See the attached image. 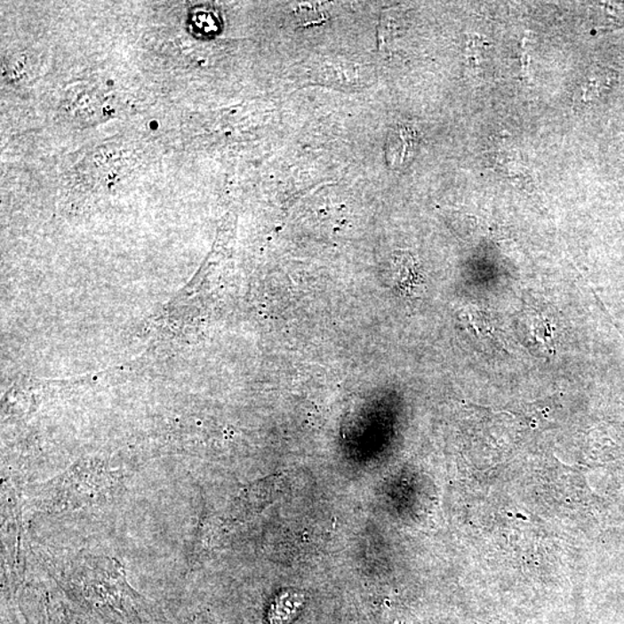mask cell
I'll return each instance as SVG.
<instances>
[{
    "mask_svg": "<svg viewBox=\"0 0 624 624\" xmlns=\"http://www.w3.org/2000/svg\"><path fill=\"white\" fill-rule=\"evenodd\" d=\"M399 284L407 294H413L416 288L421 284V276L418 271L413 257L404 253L399 260Z\"/></svg>",
    "mask_w": 624,
    "mask_h": 624,
    "instance_id": "cell-1",
    "label": "cell"
},
{
    "mask_svg": "<svg viewBox=\"0 0 624 624\" xmlns=\"http://www.w3.org/2000/svg\"><path fill=\"white\" fill-rule=\"evenodd\" d=\"M283 601L284 603L276 604V607L283 608V612L276 616V621L284 623V621H287V620H289L292 614V610H295V608L299 607L300 603L298 604L296 601H292V603H291L292 599H287V596H284V600Z\"/></svg>",
    "mask_w": 624,
    "mask_h": 624,
    "instance_id": "cell-2",
    "label": "cell"
}]
</instances>
